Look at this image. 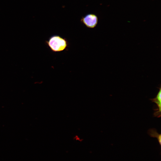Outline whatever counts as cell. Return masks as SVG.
Returning <instances> with one entry per match:
<instances>
[{"instance_id":"7a4b0ae2","label":"cell","mask_w":161,"mask_h":161,"mask_svg":"<svg viewBox=\"0 0 161 161\" xmlns=\"http://www.w3.org/2000/svg\"><path fill=\"white\" fill-rule=\"evenodd\" d=\"M80 21L87 27L92 28L95 27L97 24L98 18L96 15L89 13L82 17Z\"/></svg>"},{"instance_id":"6da1fadb","label":"cell","mask_w":161,"mask_h":161,"mask_svg":"<svg viewBox=\"0 0 161 161\" xmlns=\"http://www.w3.org/2000/svg\"><path fill=\"white\" fill-rule=\"evenodd\" d=\"M47 45L54 52H58L65 50L69 45L65 38L59 35H54L51 36L46 41Z\"/></svg>"},{"instance_id":"277c9868","label":"cell","mask_w":161,"mask_h":161,"mask_svg":"<svg viewBox=\"0 0 161 161\" xmlns=\"http://www.w3.org/2000/svg\"><path fill=\"white\" fill-rule=\"evenodd\" d=\"M148 133L151 137H156L160 144L161 143V134H159L157 132L156 129H149Z\"/></svg>"},{"instance_id":"3957f363","label":"cell","mask_w":161,"mask_h":161,"mask_svg":"<svg viewBox=\"0 0 161 161\" xmlns=\"http://www.w3.org/2000/svg\"><path fill=\"white\" fill-rule=\"evenodd\" d=\"M161 88L160 89L156 97L154 98L150 99L151 100L155 103L158 106V108L156 110V112L154 114L155 117H160L161 116Z\"/></svg>"}]
</instances>
